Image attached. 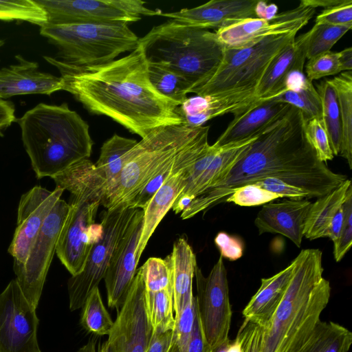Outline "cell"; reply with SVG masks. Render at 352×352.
<instances>
[{
	"instance_id": "6da1fadb",
	"label": "cell",
	"mask_w": 352,
	"mask_h": 352,
	"mask_svg": "<svg viewBox=\"0 0 352 352\" xmlns=\"http://www.w3.org/2000/svg\"><path fill=\"white\" fill-rule=\"evenodd\" d=\"M266 177L300 188L311 198L326 195L347 179L317 158L307 139L302 113L290 106L287 113L260 133L234 165L196 197L180 217L187 219L205 212L225 202L237 188Z\"/></svg>"
},
{
	"instance_id": "7a4b0ae2",
	"label": "cell",
	"mask_w": 352,
	"mask_h": 352,
	"mask_svg": "<svg viewBox=\"0 0 352 352\" xmlns=\"http://www.w3.org/2000/svg\"><path fill=\"white\" fill-rule=\"evenodd\" d=\"M43 58L59 70L62 90L91 113L107 116L142 138L155 128L184 123L179 104L152 85L140 43L129 54L94 67L77 68L56 58Z\"/></svg>"
},
{
	"instance_id": "3957f363",
	"label": "cell",
	"mask_w": 352,
	"mask_h": 352,
	"mask_svg": "<svg viewBox=\"0 0 352 352\" xmlns=\"http://www.w3.org/2000/svg\"><path fill=\"white\" fill-rule=\"evenodd\" d=\"M293 261L285 294L262 328L261 352H294L320 320L329 302L331 286L322 276V252L305 249Z\"/></svg>"
},
{
	"instance_id": "277c9868",
	"label": "cell",
	"mask_w": 352,
	"mask_h": 352,
	"mask_svg": "<svg viewBox=\"0 0 352 352\" xmlns=\"http://www.w3.org/2000/svg\"><path fill=\"white\" fill-rule=\"evenodd\" d=\"M16 121L38 179L52 178L91 156L94 142L89 125L67 103H39Z\"/></svg>"
},
{
	"instance_id": "5b68a950",
	"label": "cell",
	"mask_w": 352,
	"mask_h": 352,
	"mask_svg": "<svg viewBox=\"0 0 352 352\" xmlns=\"http://www.w3.org/2000/svg\"><path fill=\"white\" fill-rule=\"evenodd\" d=\"M139 43L148 63L162 64L173 69L192 89L214 74L225 50L215 32L173 19L153 27L139 38Z\"/></svg>"
},
{
	"instance_id": "8992f818",
	"label": "cell",
	"mask_w": 352,
	"mask_h": 352,
	"mask_svg": "<svg viewBox=\"0 0 352 352\" xmlns=\"http://www.w3.org/2000/svg\"><path fill=\"white\" fill-rule=\"evenodd\" d=\"M40 34L57 48L56 59L77 68L109 63L139 44L126 23L45 24Z\"/></svg>"
},
{
	"instance_id": "52a82bcc",
	"label": "cell",
	"mask_w": 352,
	"mask_h": 352,
	"mask_svg": "<svg viewBox=\"0 0 352 352\" xmlns=\"http://www.w3.org/2000/svg\"><path fill=\"white\" fill-rule=\"evenodd\" d=\"M185 123L154 129L128 153L129 158L102 206L107 210L128 204L148 181L201 132Z\"/></svg>"
},
{
	"instance_id": "ba28073f",
	"label": "cell",
	"mask_w": 352,
	"mask_h": 352,
	"mask_svg": "<svg viewBox=\"0 0 352 352\" xmlns=\"http://www.w3.org/2000/svg\"><path fill=\"white\" fill-rule=\"evenodd\" d=\"M298 32L271 36L240 48L225 47L223 59L214 74L191 89L197 96L254 91L276 56Z\"/></svg>"
},
{
	"instance_id": "9c48e42d",
	"label": "cell",
	"mask_w": 352,
	"mask_h": 352,
	"mask_svg": "<svg viewBox=\"0 0 352 352\" xmlns=\"http://www.w3.org/2000/svg\"><path fill=\"white\" fill-rule=\"evenodd\" d=\"M138 209L120 206L101 214L102 236L94 245L82 271L72 276L67 282L71 311L82 308L91 292L104 278L113 252Z\"/></svg>"
},
{
	"instance_id": "30bf717a",
	"label": "cell",
	"mask_w": 352,
	"mask_h": 352,
	"mask_svg": "<svg viewBox=\"0 0 352 352\" xmlns=\"http://www.w3.org/2000/svg\"><path fill=\"white\" fill-rule=\"evenodd\" d=\"M50 25L134 23L142 16L161 15L140 0H36Z\"/></svg>"
},
{
	"instance_id": "8fae6325",
	"label": "cell",
	"mask_w": 352,
	"mask_h": 352,
	"mask_svg": "<svg viewBox=\"0 0 352 352\" xmlns=\"http://www.w3.org/2000/svg\"><path fill=\"white\" fill-rule=\"evenodd\" d=\"M69 211V205L60 199L44 222L23 264L14 263L13 270L22 292L36 309L41 296L58 240Z\"/></svg>"
},
{
	"instance_id": "7c38bea8",
	"label": "cell",
	"mask_w": 352,
	"mask_h": 352,
	"mask_svg": "<svg viewBox=\"0 0 352 352\" xmlns=\"http://www.w3.org/2000/svg\"><path fill=\"white\" fill-rule=\"evenodd\" d=\"M223 257L204 276L200 268L195 267L197 295V309L205 339L212 348L228 338L232 309L229 298L227 271Z\"/></svg>"
},
{
	"instance_id": "4fadbf2b",
	"label": "cell",
	"mask_w": 352,
	"mask_h": 352,
	"mask_svg": "<svg viewBox=\"0 0 352 352\" xmlns=\"http://www.w3.org/2000/svg\"><path fill=\"white\" fill-rule=\"evenodd\" d=\"M69 211L60 232L56 253L72 276L80 273L94 246L102 237V224L95 219L99 202L70 196Z\"/></svg>"
},
{
	"instance_id": "5bb4252c",
	"label": "cell",
	"mask_w": 352,
	"mask_h": 352,
	"mask_svg": "<svg viewBox=\"0 0 352 352\" xmlns=\"http://www.w3.org/2000/svg\"><path fill=\"white\" fill-rule=\"evenodd\" d=\"M36 309L12 279L0 294V352H41Z\"/></svg>"
},
{
	"instance_id": "9a60e30c",
	"label": "cell",
	"mask_w": 352,
	"mask_h": 352,
	"mask_svg": "<svg viewBox=\"0 0 352 352\" xmlns=\"http://www.w3.org/2000/svg\"><path fill=\"white\" fill-rule=\"evenodd\" d=\"M144 293L140 267L108 336L107 342L111 352H146L153 330L147 316Z\"/></svg>"
},
{
	"instance_id": "2e32d148",
	"label": "cell",
	"mask_w": 352,
	"mask_h": 352,
	"mask_svg": "<svg viewBox=\"0 0 352 352\" xmlns=\"http://www.w3.org/2000/svg\"><path fill=\"white\" fill-rule=\"evenodd\" d=\"M315 12V8L300 3L296 8L277 14L270 19H244L218 29L215 33L225 47H244L271 36L298 32L309 23Z\"/></svg>"
},
{
	"instance_id": "e0dca14e",
	"label": "cell",
	"mask_w": 352,
	"mask_h": 352,
	"mask_svg": "<svg viewBox=\"0 0 352 352\" xmlns=\"http://www.w3.org/2000/svg\"><path fill=\"white\" fill-rule=\"evenodd\" d=\"M63 191L58 186L51 191L36 186L21 196L16 227L8 250L14 263L25 262L32 243Z\"/></svg>"
},
{
	"instance_id": "ac0fdd59",
	"label": "cell",
	"mask_w": 352,
	"mask_h": 352,
	"mask_svg": "<svg viewBox=\"0 0 352 352\" xmlns=\"http://www.w3.org/2000/svg\"><path fill=\"white\" fill-rule=\"evenodd\" d=\"M143 210L138 208L118 243L104 279L108 305L118 310L123 305L134 279L139 261L137 248L141 236Z\"/></svg>"
},
{
	"instance_id": "d6986e66",
	"label": "cell",
	"mask_w": 352,
	"mask_h": 352,
	"mask_svg": "<svg viewBox=\"0 0 352 352\" xmlns=\"http://www.w3.org/2000/svg\"><path fill=\"white\" fill-rule=\"evenodd\" d=\"M257 0H212L193 8L162 13L182 24L208 30L230 26L240 21L256 18Z\"/></svg>"
},
{
	"instance_id": "ffe728a7",
	"label": "cell",
	"mask_w": 352,
	"mask_h": 352,
	"mask_svg": "<svg viewBox=\"0 0 352 352\" xmlns=\"http://www.w3.org/2000/svg\"><path fill=\"white\" fill-rule=\"evenodd\" d=\"M311 205L308 199H289L265 204L258 212L254 224L259 234H280L299 248Z\"/></svg>"
},
{
	"instance_id": "44dd1931",
	"label": "cell",
	"mask_w": 352,
	"mask_h": 352,
	"mask_svg": "<svg viewBox=\"0 0 352 352\" xmlns=\"http://www.w3.org/2000/svg\"><path fill=\"white\" fill-rule=\"evenodd\" d=\"M260 100L254 91L196 96L187 98L179 106L178 111L184 123L199 127L207 121L227 113L237 116Z\"/></svg>"
},
{
	"instance_id": "7402d4cb",
	"label": "cell",
	"mask_w": 352,
	"mask_h": 352,
	"mask_svg": "<svg viewBox=\"0 0 352 352\" xmlns=\"http://www.w3.org/2000/svg\"><path fill=\"white\" fill-rule=\"evenodd\" d=\"M18 63L0 69V99L14 96L45 94L62 90V78L39 70L36 62L16 55Z\"/></svg>"
},
{
	"instance_id": "603a6c76",
	"label": "cell",
	"mask_w": 352,
	"mask_h": 352,
	"mask_svg": "<svg viewBox=\"0 0 352 352\" xmlns=\"http://www.w3.org/2000/svg\"><path fill=\"white\" fill-rule=\"evenodd\" d=\"M290 106L274 98L261 100L234 117L213 145L221 147L257 136L281 119Z\"/></svg>"
},
{
	"instance_id": "cb8c5ba5",
	"label": "cell",
	"mask_w": 352,
	"mask_h": 352,
	"mask_svg": "<svg viewBox=\"0 0 352 352\" xmlns=\"http://www.w3.org/2000/svg\"><path fill=\"white\" fill-rule=\"evenodd\" d=\"M311 29L285 46L273 59L256 90L261 100L273 98L280 94L287 78L293 73L303 72Z\"/></svg>"
},
{
	"instance_id": "d4e9b609",
	"label": "cell",
	"mask_w": 352,
	"mask_h": 352,
	"mask_svg": "<svg viewBox=\"0 0 352 352\" xmlns=\"http://www.w3.org/2000/svg\"><path fill=\"white\" fill-rule=\"evenodd\" d=\"M294 261L274 276L261 279L256 293L242 311L245 320L265 327L281 301L289 283Z\"/></svg>"
},
{
	"instance_id": "484cf974",
	"label": "cell",
	"mask_w": 352,
	"mask_h": 352,
	"mask_svg": "<svg viewBox=\"0 0 352 352\" xmlns=\"http://www.w3.org/2000/svg\"><path fill=\"white\" fill-rule=\"evenodd\" d=\"M52 179L56 186L69 191L70 196L83 200L102 204L107 193L106 180L89 159L75 163Z\"/></svg>"
},
{
	"instance_id": "4316f807",
	"label": "cell",
	"mask_w": 352,
	"mask_h": 352,
	"mask_svg": "<svg viewBox=\"0 0 352 352\" xmlns=\"http://www.w3.org/2000/svg\"><path fill=\"white\" fill-rule=\"evenodd\" d=\"M190 168L177 172L167 179L142 210V229L137 248L138 261L155 230L184 189Z\"/></svg>"
},
{
	"instance_id": "83f0119b",
	"label": "cell",
	"mask_w": 352,
	"mask_h": 352,
	"mask_svg": "<svg viewBox=\"0 0 352 352\" xmlns=\"http://www.w3.org/2000/svg\"><path fill=\"white\" fill-rule=\"evenodd\" d=\"M170 268L175 317L192 300V280L197 265L195 254L186 239L179 238L165 258Z\"/></svg>"
},
{
	"instance_id": "f1b7e54d",
	"label": "cell",
	"mask_w": 352,
	"mask_h": 352,
	"mask_svg": "<svg viewBox=\"0 0 352 352\" xmlns=\"http://www.w3.org/2000/svg\"><path fill=\"white\" fill-rule=\"evenodd\" d=\"M273 98L300 110L305 121L322 119L320 95L303 72L292 74L287 78L283 91Z\"/></svg>"
},
{
	"instance_id": "f546056e",
	"label": "cell",
	"mask_w": 352,
	"mask_h": 352,
	"mask_svg": "<svg viewBox=\"0 0 352 352\" xmlns=\"http://www.w3.org/2000/svg\"><path fill=\"white\" fill-rule=\"evenodd\" d=\"M257 136L221 146L219 151L201 175L191 185L184 188L178 197H189L193 200L212 186L234 165L245 149L256 139Z\"/></svg>"
},
{
	"instance_id": "4dcf8cb0",
	"label": "cell",
	"mask_w": 352,
	"mask_h": 352,
	"mask_svg": "<svg viewBox=\"0 0 352 352\" xmlns=\"http://www.w3.org/2000/svg\"><path fill=\"white\" fill-rule=\"evenodd\" d=\"M351 186L346 179L336 189L311 203L307 217L304 236L314 240L324 237V234L337 210L342 206Z\"/></svg>"
},
{
	"instance_id": "1f68e13d",
	"label": "cell",
	"mask_w": 352,
	"mask_h": 352,
	"mask_svg": "<svg viewBox=\"0 0 352 352\" xmlns=\"http://www.w3.org/2000/svg\"><path fill=\"white\" fill-rule=\"evenodd\" d=\"M137 143L136 140L127 138L117 134H114L103 143L100 148L99 158L95 166L97 170L107 182V193L106 197L116 186L121 175L129 158L128 153Z\"/></svg>"
},
{
	"instance_id": "d6a6232c",
	"label": "cell",
	"mask_w": 352,
	"mask_h": 352,
	"mask_svg": "<svg viewBox=\"0 0 352 352\" xmlns=\"http://www.w3.org/2000/svg\"><path fill=\"white\" fill-rule=\"evenodd\" d=\"M352 333L344 327L320 320L294 352H348Z\"/></svg>"
},
{
	"instance_id": "836d02e7",
	"label": "cell",
	"mask_w": 352,
	"mask_h": 352,
	"mask_svg": "<svg viewBox=\"0 0 352 352\" xmlns=\"http://www.w3.org/2000/svg\"><path fill=\"white\" fill-rule=\"evenodd\" d=\"M336 91L341 118L342 143L340 155L352 168V72H341L327 80Z\"/></svg>"
},
{
	"instance_id": "e575fe53",
	"label": "cell",
	"mask_w": 352,
	"mask_h": 352,
	"mask_svg": "<svg viewBox=\"0 0 352 352\" xmlns=\"http://www.w3.org/2000/svg\"><path fill=\"white\" fill-rule=\"evenodd\" d=\"M322 104V124L327 132L333 153L339 155L342 143V124L338 97L327 80L317 84Z\"/></svg>"
},
{
	"instance_id": "d590c367",
	"label": "cell",
	"mask_w": 352,
	"mask_h": 352,
	"mask_svg": "<svg viewBox=\"0 0 352 352\" xmlns=\"http://www.w3.org/2000/svg\"><path fill=\"white\" fill-rule=\"evenodd\" d=\"M148 63V76L154 88L180 105L188 98L191 85L182 75L164 65Z\"/></svg>"
},
{
	"instance_id": "8d00e7d4",
	"label": "cell",
	"mask_w": 352,
	"mask_h": 352,
	"mask_svg": "<svg viewBox=\"0 0 352 352\" xmlns=\"http://www.w3.org/2000/svg\"><path fill=\"white\" fill-rule=\"evenodd\" d=\"M145 307L153 332L173 330L175 324L173 316V289L144 293Z\"/></svg>"
},
{
	"instance_id": "74e56055",
	"label": "cell",
	"mask_w": 352,
	"mask_h": 352,
	"mask_svg": "<svg viewBox=\"0 0 352 352\" xmlns=\"http://www.w3.org/2000/svg\"><path fill=\"white\" fill-rule=\"evenodd\" d=\"M82 308L81 326L95 335L109 336L114 321L103 304L98 287L91 292Z\"/></svg>"
},
{
	"instance_id": "f35d334b",
	"label": "cell",
	"mask_w": 352,
	"mask_h": 352,
	"mask_svg": "<svg viewBox=\"0 0 352 352\" xmlns=\"http://www.w3.org/2000/svg\"><path fill=\"white\" fill-rule=\"evenodd\" d=\"M0 20L24 21L40 27L47 23L45 10L36 0H0Z\"/></svg>"
},
{
	"instance_id": "ab89813d",
	"label": "cell",
	"mask_w": 352,
	"mask_h": 352,
	"mask_svg": "<svg viewBox=\"0 0 352 352\" xmlns=\"http://www.w3.org/2000/svg\"><path fill=\"white\" fill-rule=\"evenodd\" d=\"M352 25L314 24L308 43L307 58L331 51L332 47L351 29Z\"/></svg>"
},
{
	"instance_id": "60d3db41",
	"label": "cell",
	"mask_w": 352,
	"mask_h": 352,
	"mask_svg": "<svg viewBox=\"0 0 352 352\" xmlns=\"http://www.w3.org/2000/svg\"><path fill=\"white\" fill-rule=\"evenodd\" d=\"M196 310V298L193 296L192 300L184 307L182 313L175 317V324L168 352H187Z\"/></svg>"
},
{
	"instance_id": "b9f144b4",
	"label": "cell",
	"mask_w": 352,
	"mask_h": 352,
	"mask_svg": "<svg viewBox=\"0 0 352 352\" xmlns=\"http://www.w3.org/2000/svg\"><path fill=\"white\" fill-rule=\"evenodd\" d=\"M140 268L146 292L172 288L171 271L165 258H149Z\"/></svg>"
},
{
	"instance_id": "7bdbcfd3",
	"label": "cell",
	"mask_w": 352,
	"mask_h": 352,
	"mask_svg": "<svg viewBox=\"0 0 352 352\" xmlns=\"http://www.w3.org/2000/svg\"><path fill=\"white\" fill-rule=\"evenodd\" d=\"M305 133L317 158L320 162L325 163L333 158L334 155L328 135L320 120L313 118L307 121L305 120Z\"/></svg>"
},
{
	"instance_id": "ee69618b",
	"label": "cell",
	"mask_w": 352,
	"mask_h": 352,
	"mask_svg": "<svg viewBox=\"0 0 352 352\" xmlns=\"http://www.w3.org/2000/svg\"><path fill=\"white\" fill-rule=\"evenodd\" d=\"M278 198H280L278 195L254 184H250L235 190L226 199L225 202H232L240 206H256L270 203Z\"/></svg>"
},
{
	"instance_id": "f6af8a7d",
	"label": "cell",
	"mask_w": 352,
	"mask_h": 352,
	"mask_svg": "<svg viewBox=\"0 0 352 352\" xmlns=\"http://www.w3.org/2000/svg\"><path fill=\"white\" fill-rule=\"evenodd\" d=\"M305 70L311 82L341 72L338 52L329 51L308 59Z\"/></svg>"
},
{
	"instance_id": "bcb514c9",
	"label": "cell",
	"mask_w": 352,
	"mask_h": 352,
	"mask_svg": "<svg viewBox=\"0 0 352 352\" xmlns=\"http://www.w3.org/2000/svg\"><path fill=\"white\" fill-rule=\"evenodd\" d=\"M342 206L343 225L338 239L333 242V256L336 262L343 258L352 245V186L348 189Z\"/></svg>"
},
{
	"instance_id": "7dc6e473",
	"label": "cell",
	"mask_w": 352,
	"mask_h": 352,
	"mask_svg": "<svg viewBox=\"0 0 352 352\" xmlns=\"http://www.w3.org/2000/svg\"><path fill=\"white\" fill-rule=\"evenodd\" d=\"M315 24L352 25V1L346 0L340 5L325 8L316 16Z\"/></svg>"
},
{
	"instance_id": "c3c4849f",
	"label": "cell",
	"mask_w": 352,
	"mask_h": 352,
	"mask_svg": "<svg viewBox=\"0 0 352 352\" xmlns=\"http://www.w3.org/2000/svg\"><path fill=\"white\" fill-rule=\"evenodd\" d=\"M252 184L275 193L280 197L298 199L311 198L310 194L307 191L275 177H266Z\"/></svg>"
},
{
	"instance_id": "681fc988",
	"label": "cell",
	"mask_w": 352,
	"mask_h": 352,
	"mask_svg": "<svg viewBox=\"0 0 352 352\" xmlns=\"http://www.w3.org/2000/svg\"><path fill=\"white\" fill-rule=\"evenodd\" d=\"M236 339L240 344L241 352H261L262 327L244 320Z\"/></svg>"
},
{
	"instance_id": "f907efd6",
	"label": "cell",
	"mask_w": 352,
	"mask_h": 352,
	"mask_svg": "<svg viewBox=\"0 0 352 352\" xmlns=\"http://www.w3.org/2000/svg\"><path fill=\"white\" fill-rule=\"evenodd\" d=\"M214 241L223 258L236 261L242 256L243 245L241 239L221 232L217 234Z\"/></svg>"
},
{
	"instance_id": "816d5d0a",
	"label": "cell",
	"mask_w": 352,
	"mask_h": 352,
	"mask_svg": "<svg viewBox=\"0 0 352 352\" xmlns=\"http://www.w3.org/2000/svg\"><path fill=\"white\" fill-rule=\"evenodd\" d=\"M210 349L205 339L197 309L187 352H210Z\"/></svg>"
},
{
	"instance_id": "f5cc1de1",
	"label": "cell",
	"mask_w": 352,
	"mask_h": 352,
	"mask_svg": "<svg viewBox=\"0 0 352 352\" xmlns=\"http://www.w3.org/2000/svg\"><path fill=\"white\" fill-rule=\"evenodd\" d=\"M173 330L166 332H153L146 352H168Z\"/></svg>"
},
{
	"instance_id": "db71d44e",
	"label": "cell",
	"mask_w": 352,
	"mask_h": 352,
	"mask_svg": "<svg viewBox=\"0 0 352 352\" xmlns=\"http://www.w3.org/2000/svg\"><path fill=\"white\" fill-rule=\"evenodd\" d=\"M14 106L10 101L0 99V136L16 120Z\"/></svg>"
},
{
	"instance_id": "11a10c76",
	"label": "cell",
	"mask_w": 352,
	"mask_h": 352,
	"mask_svg": "<svg viewBox=\"0 0 352 352\" xmlns=\"http://www.w3.org/2000/svg\"><path fill=\"white\" fill-rule=\"evenodd\" d=\"M343 225V210L341 206L331 219L324 234V237H329L333 242L336 241L341 232Z\"/></svg>"
},
{
	"instance_id": "9f6ffc18",
	"label": "cell",
	"mask_w": 352,
	"mask_h": 352,
	"mask_svg": "<svg viewBox=\"0 0 352 352\" xmlns=\"http://www.w3.org/2000/svg\"><path fill=\"white\" fill-rule=\"evenodd\" d=\"M278 7L274 3H267L264 1H258L254 8L256 18L270 19L277 14Z\"/></svg>"
},
{
	"instance_id": "6f0895ef",
	"label": "cell",
	"mask_w": 352,
	"mask_h": 352,
	"mask_svg": "<svg viewBox=\"0 0 352 352\" xmlns=\"http://www.w3.org/2000/svg\"><path fill=\"white\" fill-rule=\"evenodd\" d=\"M341 72L352 69V47H349L338 52Z\"/></svg>"
},
{
	"instance_id": "680465c9",
	"label": "cell",
	"mask_w": 352,
	"mask_h": 352,
	"mask_svg": "<svg viewBox=\"0 0 352 352\" xmlns=\"http://www.w3.org/2000/svg\"><path fill=\"white\" fill-rule=\"evenodd\" d=\"M346 0H302L300 3L305 6L316 8L324 7L326 8L338 6L343 3Z\"/></svg>"
},
{
	"instance_id": "91938a15",
	"label": "cell",
	"mask_w": 352,
	"mask_h": 352,
	"mask_svg": "<svg viewBox=\"0 0 352 352\" xmlns=\"http://www.w3.org/2000/svg\"><path fill=\"white\" fill-rule=\"evenodd\" d=\"M231 342H232L228 339L225 342L211 348L210 352H228Z\"/></svg>"
},
{
	"instance_id": "94428289",
	"label": "cell",
	"mask_w": 352,
	"mask_h": 352,
	"mask_svg": "<svg viewBox=\"0 0 352 352\" xmlns=\"http://www.w3.org/2000/svg\"><path fill=\"white\" fill-rule=\"evenodd\" d=\"M77 352H97L96 341L94 339H89L87 343L80 348Z\"/></svg>"
},
{
	"instance_id": "6125c7cd",
	"label": "cell",
	"mask_w": 352,
	"mask_h": 352,
	"mask_svg": "<svg viewBox=\"0 0 352 352\" xmlns=\"http://www.w3.org/2000/svg\"><path fill=\"white\" fill-rule=\"evenodd\" d=\"M97 352H111L109 346L107 341L99 346Z\"/></svg>"
},
{
	"instance_id": "be15d7a7",
	"label": "cell",
	"mask_w": 352,
	"mask_h": 352,
	"mask_svg": "<svg viewBox=\"0 0 352 352\" xmlns=\"http://www.w3.org/2000/svg\"><path fill=\"white\" fill-rule=\"evenodd\" d=\"M5 43V41L3 40H0V47H1Z\"/></svg>"
}]
</instances>
